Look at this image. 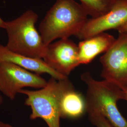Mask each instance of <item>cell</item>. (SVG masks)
I'll return each instance as SVG.
<instances>
[{
	"instance_id": "2e32d148",
	"label": "cell",
	"mask_w": 127,
	"mask_h": 127,
	"mask_svg": "<svg viewBox=\"0 0 127 127\" xmlns=\"http://www.w3.org/2000/svg\"><path fill=\"white\" fill-rule=\"evenodd\" d=\"M5 25V21H3L0 17V28L4 29Z\"/></svg>"
},
{
	"instance_id": "277c9868",
	"label": "cell",
	"mask_w": 127,
	"mask_h": 127,
	"mask_svg": "<svg viewBox=\"0 0 127 127\" xmlns=\"http://www.w3.org/2000/svg\"><path fill=\"white\" fill-rule=\"evenodd\" d=\"M71 82L68 78L57 80L51 77L45 86L38 90L20 91L19 93L27 96L25 104L31 109L30 119L41 118L49 127H60L59 98Z\"/></svg>"
},
{
	"instance_id": "9c48e42d",
	"label": "cell",
	"mask_w": 127,
	"mask_h": 127,
	"mask_svg": "<svg viewBox=\"0 0 127 127\" xmlns=\"http://www.w3.org/2000/svg\"><path fill=\"white\" fill-rule=\"evenodd\" d=\"M9 62L15 64L28 71L40 75L50 74L57 80L65 79V77L55 71L49 66L43 59L28 57L9 50L5 46L0 43V62Z\"/></svg>"
},
{
	"instance_id": "4fadbf2b",
	"label": "cell",
	"mask_w": 127,
	"mask_h": 127,
	"mask_svg": "<svg viewBox=\"0 0 127 127\" xmlns=\"http://www.w3.org/2000/svg\"><path fill=\"white\" fill-rule=\"evenodd\" d=\"M91 123L96 127H113L101 114L96 112H88Z\"/></svg>"
},
{
	"instance_id": "8fae6325",
	"label": "cell",
	"mask_w": 127,
	"mask_h": 127,
	"mask_svg": "<svg viewBox=\"0 0 127 127\" xmlns=\"http://www.w3.org/2000/svg\"><path fill=\"white\" fill-rule=\"evenodd\" d=\"M59 109L61 118L77 119L87 112L86 98L75 90L72 82L60 96Z\"/></svg>"
},
{
	"instance_id": "7a4b0ae2",
	"label": "cell",
	"mask_w": 127,
	"mask_h": 127,
	"mask_svg": "<svg viewBox=\"0 0 127 127\" xmlns=\"http://www.w3.org/2000/svg\"><path fill=\"white\" fill-rule=\"evenodd\" d=\"M87 87V113L96 112L105 118L113 127H127V121L119 111L117 102L124 100V91L105 80H95L89 72L81 76Z\"/></svg>"
},
{
	"instance_id": "5bb4252c",
	"label": "cell",
	"mask_w": 127,
	"mask_h": 127,
	"mask_svg": "<svg viewBox=\"0 0 127 127\" xmlns=\"http://www.w3.org/2000/svg\"><path fill=\"white\" fill-rule=\"evenodd\" d=\"M119 33L127 32V21L117 29Z\"/></svg>"
},
{
	"instance_id": "3957f363",
	"label": "cell",
	"mask_w": 127,
	"mask_h": 127,
	"mask_svg": "<svg viewBox=\"0 0 127 127\" xmlns=\"http://www.w3.org/2000/svg\"><path fill=\"white\" fill-rule=\"evenodd\" d=\"M38 15L28 10L13 20L5 21L8 35L6 48L14 53L28 57L43 59L48 46L35 27Z\"/></svg>"
},
{
	"instance_id": "5b68a950",
	"label": "cell",
	"mask_w": 127,
	"mask_h": 127,
	"mask_svg": "<svg viewBox=\"0 0 127 127\" xmlns=\"http://www.w3.org/2000/svg\"><path fill=\"white\" fill-rule=\"evenodd\" d=\"M101 76L124 91L127 88V32L120 33L113 44L100 58Z\"/></svg>"
},
{
	"instance_id": "30bf717a",
	"label": "cell",
	"mask_w": 127,
	"mask_h": 127,
	"mask_svg": "<svg viewBox=\"0 0 127 127\" xmlns=\"http://www.w3.org/2000/svg\"><path fill=\"white\" fill-rule=\"evenodd\" d=\"M115 40L113 35L103 32L80 41L78 45L80 64L91 63L98 55L108 50Z\"/></svg>"
},
{
	"instance_id": "ac0fdd59",
	"label": "cell",
	"mask_w": 127,
	"mask_h": 127,
	"mask_svg": "<svg viewBox=\"0 0 127 127\" xmlns=\"http://www.w3.org/2000/svg\"><path fill=\"white\" fill-rule=\"evenodd\" d=\"M2 102H3V98L2 96L0 95V105L2 104Z\"/></svg>"
},
{
	"instance_id": "e0dca14e",
	"label": "cell",
	"mask_w": 127,
	"mask_h": 127,
	"mask_svg": "<svg viewBox=\"0 0 127 127\" xmlns=\"http://www.w3.org/2000/svg\"><path fill=\"white\" fill-rule=\"evenodd\" d=\"M124 91V100L127 101V88Z\"/></svg>"
},
{
	"instance_id": "6da1fadb",
	"label": "cell",
	"mask_w": 127,
	"mask_h": 127,
	"mask_svg": "<svg viewBox=\"0 0 127 127\" xmlns=\"http://www.w3.org/2000/svg\"><path fill=\"white\" fill-rule=\"evenodd\" d=\"M86 9L74 0H56L39 25L46 45L58 39L77 36L88 20Z\"/></svg>"
},
{
	"instance_id": "9a60e30c",
	"label": "cell",
	"mask_w": 127,
	"mask_h": 127,
	"mask_svg": "<svg viewBox=\"0 0 127 127\" xmlns=\"http://www.w3.org/2000/svg\"><path fill=\"white\" fill-rule=\"evenodd\" d=\"M0 127H13L8 123H4L0 121Z\"/></svg>"
},
{
	"instance_id": "7c38bea8",
	"label": "cell",
	"mask_w": 127,
	"mask_h": 127,
	"mask_svg": "<svg viewBox=\"0 0 127 127\" xmlns=\"http://www.w3.org/2000/svg\"><path fill=\"white\" fill-rule=\"evenodd\" d=\"M81 4L92 18L99 17L108 11L115 0H79Z\"/></svg>"
},
{
	"instance_id": "8992f818",
	"label": "cell",
	"mask_w": 127,
	"mask_h": 127,
	"mask_svg": "<svg viewBox=\"0 0 127 127\" xmlns=\"http://www.w3.org/2000/svg\"><path fill=\"white\" fill-rule=\"evenodd\" d=\"M47 82L40 75L9 62H0V91L13 100L20 91L30 87L41 89Z\"/></svg>"
},
{
	"instance_id": "ba28073f",
	"label": "cell",
	"mask_w": 127,
	"mask_h": 127,
	"mask_svg": "<svg viewBox=\"0 0 127 127\" xmlns=\"http://www.w3.org/2000/svg\"><path fill=\"white\" fill-rule=\"evenodd\" d=\"M127 21V0H115L114 5L105 13L88 19L77 35L84 40L105 31L116 29Z\"/></svg>"
},
{
	"instance_id": "52a82bcc",
	"label": "cell",
	"mask_w": 127,
	"mask_h": 127,
	"mask_svg": "<svg viewBox=\"0 0 127 127\" xmlns=\"http://www.w3.org/2000/svg\"><path fill=\"white\" fill-rule=\"evenodd\" d=\"M43 59L51 68L65 77L80 65L78 45L69 38L49 44Z\"/></svg>"
}]
</instances>
